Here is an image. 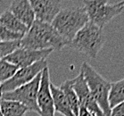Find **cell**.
Returning a JSON list of instances; mask_svg holds the SVG:
<instances>
[{"label":"cell","instance_id":"21","mask_svg":"<svg viewBox=\"0 0 124 116\" xmlns=\"http://www.w3.org/2000/svg\"><path fill=\"white\" fill-rule=\"evenodd\" d=\"M110 116H124V103L112 108Z\"/></svg>","mask_w":124,"mask_h":116},{"label":"cell","instance_id":"19","mask_svg":"<svg viewBox=\"0 0 124 116\" xmlns=\"http://www.w3.org/2000/svg\"><path fill=\"white\" fill-rule=\"evenodd\" d=\"M19 47H20V40H15V41L0 40V59L5 58Z\"/></svg>","mask_w":124,"mask_h":116},{"label":"cell","instance_id":"3","mask_svg":"<svg viewBox=\"0 0 124 116\" xmlns=\"http://www.w3.org/2000/svg\"><path fill=\"white\" fill-rule=\"evenodd\" d=\"M104 43L105 36L103 29L88 22L77 33L67 46L83 53L91 59H96Z\"/></svg>","mask_w":124,"mask_h":116},{"label":"cell","instance_id":"18","mask_svg":"<svg viewBox=\"0 0 124 116\" xmlns=\"http://www.w3.org/2000/svg\"><path fill=\"white\" fill-rule=\"evenodd\" d=\"M18 69V67L8 62L4 58L0 59V84L11 79Z\"/></svg>","mask_w":124,"mask_h":116},{"label":"cell","instance_id":"14","mask_svg":"<svg viewBox=\"0 0 124 116\" xmlns=\"http://www.w3.org/2000/svg\"><path fill=\"white\" fill-rule=\"evenodd\" d=\"M0 23L10 31L23 36H24L29 31L28 27L18 20L8 9L0 14Z\"/></svg>","mask_w":124,"mask_h":116},{"label":"cell","instance_id":"7","mask_svg":"<svg viewBox=\"0 0 124 116\" xmlns=\"http://www.w3.org/2000/svg\"><path fill=\"white\" fill-rule=\"evenodd\" d=\"M46 67L48 66L47 61L46 59L35 62L34 64L31 65V66L18 69L15 71V73L12 76L11 79H9L6 82L0 84V94L13 91L22 86L25 85L29 82H31L39 74L41 73L43 70Z\"/></svg>","mask_w":124,"mask_h":116},{"label":"cell","instance_id":"22","mask_svg":"<svg viewBox=\"0 0 124 116\" xmlns=\"http://www.w3.org/2000/svg\"><path fill=\"white\" fill-rule=\"evenodd\" d=\"M79 116H94L91 113H89L88 111L84 107H79Z\"/></svg>","mask_w":124,"mask_h":116},{"label":"cell","instance_id":"24","mask_svg":"<svg viewBox=\"0 0 124 116\" xmlns=\"http://www.w3.org/2000/svg\"><path fill=\"white\" fill-rule=\"evenodd\" d=\"M0 96H1V94H0Z\"/></svg>","mask_w":124,"mask_h":116},{"label":"cell","instance_id":"8","mask_svg":"<svg viewBox=\"0 0 124 116\" xmlns=\"http://www.w3.org/2000/svg\"><path fill=\"white\" fill-rule=\"evenodd\" d=\"M71 80L72 88L79 99V107L86 108L94 116H105L97 102L93 97L92 94L90 93L81 71H79V75Z\"/></svg>","mask_w":124,"mask_h":116},{"label":"cell","instance_id":"23","mask_svg":"<svg viewBox=\"0 0 124 116\" xmlns=\"http://www.w3.org/2000/svg\"><path fill=\"white\" fill-rule=\"evenodd\" d=\"M0 116H3V113H2V112H1V109H0Z\"/></svg>","mask_w":124,"mask_h":116},{"label":"cell","instance_id":"20","mask_svg":"<svg viewBox=\"0 0 124 116\" xmlns=\"http://www.w3.org/2000/svg\"><path fill=\"white\" fill-rule=\"evenodd\" d=\"M23 35L12 32L0 23V40L1 41H15L21 40L23 39Z\"/></svg>","mask_w":124,"mask_h":116},{"label":"cell","instance_id":"4","mask_svg":"<svg viewBox=\"0 0 124 116\" xmlns=\"http://www.w3.org/2000/svg\"><path fill=\"white\" fill-rule=\"evenodd\" d=\"M80 71L83 74L90 93L104 112V115L110 116L112 109L109 104V95L112 82L104 79L101 74H99L90 64L86 62L81 64Z\"/></svg>","mask_w":124,"mask_h":116},{"label":"cell","instance_id":"2","mask_svg":"<svg viewBox=\"0 0 124 116\" xmlns=\"http://www.w3.org/2000/svg\"><path fill=\"white\" fill-rule=\"evenodd\" d=\"M88 22L84 7H70L61 9L51 24L69 44Z\"/></svg>","mask_w":124,"mask_h":116},{"label":"cell","instance_id":"15","mask_svg":"<svg viewBox=\"0 0 124 116\" xmlns=\"http://www.w3.org/2000/svg\"><path fill=\"white\" fill-rule=\"evenodd\" d=\"M0 109L3 116H24L28 108L17 101L4 100L0 98Z\"/></svg>","mask_w":124,"mask_h":116},{"label":"cell","instance_id":"12","mask_svg":"<svg viewBox=\"0 0 124 116\" xmlns=\"http://www.w3.org/2000/svg\"><path fill=\"white\" fill-rule=\"evenodd\" d=\"M8 10L29 29L36 20L29 0H13Z\"/></svg>","mask_w":124,"mask_h":116},{"label":"cell","instance_id":"16","mask_svg":"<svg viewBox=\"0 0 124 116\" xmlns=\"http://www.w3.org/2000/svg\"><path fill=\"white\" fill-rule=\"evenodd\" d=\"M62 91L64 94L65 97L67 99L68 103L70 105V109L72 110L74 115L79 116V99L77 96L73 88H72V80L71 79H67L65 80L62 85L59 87Z\"/></svg>","mask_w":124,"mask_h":116},{"label":"cell","instance_id":"1","mask_svg":"<svg viewBox=\"0 0 124 116\" xmlns=\"http://www.w3.org/2000/svg\"><path fill=\"white\" fill-rule=\"evenodd\" d=\"M68 42L55 31L52 24L34 21L23 39L20 40V46L32 50L53 49L60 50L67 46Z\"/></svg>","mask_w":124,"mask_h":116},{"label":"cell","instance_id":"11","mask_svg":"<svg viewBox=\"0 0 124 116\" xmlns=\"http://www.w3.org/2000/svg\"><path fill=\"white\" fill-rule=\"evenodd\" d=\"M36 20L52 23L61 10V0H29Z\"/></svg>","mask_w":124,"mask_h":116},{"label":"cell","instance_id":"13","mask_svg":"<svg viewBox=\"0 0 124 116\" xmlns=\"http://www.w3.org/2000/svg\"><path fill=\"white\" fill-rule=\"evenodd\" d=\"M50 89L54 101V111L63 116H75L62 89L59 87L54 86L52 82L50 84Z\"/></svg>","mask_w":124,"mask_h":116},{"label":"cell","instance_id":"6","mask_svg":"<svg viewBox=\"0 0 124 116\" xmlns=\"http://www.w3.org/2000/svg\"><path fill=\"white\" fill-rule=\"evenodd\" d=\"M41 73H39L34 79L25 85L16 88L10 92L1 94L0 98L4 100L17 101L23 104L28 108L29 111L34 112L39 114V110L38 107V93L39 88Z\"/></svg>","mask_w":124,"mask_h":116},{"label":"cell","instance_id":"10","mask_svg":"<svg viewBox=\"0 0 124 116\" xmlns=\"http://www.w3.org/2000/svg\"><path fill=\"white\" fill-rule=\"evenodd\" d=\"M50 74L48 67L41 72L39 88L38 93V107L39 110V116H54V101L50 89Z\"/></svg>","mask_w":124,"mask_h":116},{"label":"cell","instance_id":"9","mask_svg":"<svg viewBox=\"0 0 124 116\" xmlns=\"http://www.w3.org/2000/svg\"><path fill=\"white\" fill-rule=\"evenodd\" d=\"M53 51H54L53 49L32 50V49H27L20 46L13 53L5 57L4 59L20 69L31 66L35 62L42 61V60H46L51 53H53Z\"/></svg>","mask_w":124,"mask_h":116},{"label":"cell","instance_id":"5","mask_svg":"<svg viewBox=\"0 0 124 116\" xmlns=\"http://www.w3.org/2000/svg\"><path fill=\"white\" fill-rule=\"evenodd\" d=\"M83 5L89 22L101 29L124 10L123 0L113 5L108 0H83Z\"/></svg>","mask_w":124,"mask_h":116},{"label":"cell","instance_id":"17","mask_svg":"<svg viewBox=\"0 0 124 116\" xmlns=\"http://www.w3.org/2000/svg\"><path fill=\"white\" fill-rule=\"evenodd\" d=\"M121 103H124V78L115 82H112L109 95V104L111 109Z\"/></svg>","mask_w":124,"mask_h":116},{"label":"cell","instance_id":"25","mask_svg":"<svg viewBox=\"0 0 124 116\" xmlns=\"http://www.w3.org/2000/svg\"><path fill=\"white\" fill-rule=\"evenodd\" d=\"M123 2H124V0H123Z\"/></svg>","mask_w":124,"mask_h":116}]
</instances>
